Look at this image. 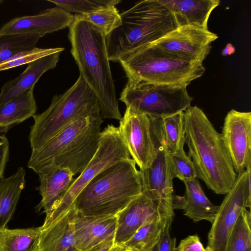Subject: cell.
<instances>
[{
    "label": "cell",
    "instance_id": "cell-15",
    "mask_svg": "<svg viewBox=\"0 0 251 251\" xmlns=\"http://www.w3.org/2000/svg\"><path fill=\"white\" fill-rule=\"evenodd\" d=\"M116 217L114 242L117 244H124L140 227L155 219L161 218L164 221L157 195L147 190H143Z\"/></svg>",
    "mask_w": 251,
    "mask_h": 251
},
{
    "label": "cell",
    "instance_id": "cell-26",
    "mask_svg": "<svg viewBox=\"0 0 251 251\" xmlns=\"http://www.w3.org/2000/svg\"><path fill=\"white\" fill-rule=\"evenodd\" d=\"M41 226L0 230V251H38Z\"/></svg>",
    "mask_w": 251,
    "mask_h": 251
},
{
    "label": "cell",
    "instance_id": "cell-10",
    "mask_svg": "<svg viewBox=\"0 0 251 251\" xmlns=\"http://www.w3.org/2000/svg\"><path fill=\"white\" fill-rule=\"evenodd\" d=\"M251 169L237 175L212 223L208 234L207 251H225L229 233L241 212L251 205Z\"/></svg>",
    "mask_w": 251,
    "mask_h": 251
},
{
    "label": "cell",
    "instance_id": "cell-34",
    "mask_svg": "<svg viewBox=\"0 0 251 251\" xmlns=\"http://www.w3.org/2000/svg\"><path fill=\"white\" fill-rule=\"evenodd\" d=\"M176 251H207L197 235H189L181 240Z\"/></svg>",
    "mask_w": 251,
    "mask_h": 251
},
{
    "label": "cell",
    "instance_id": "cell-4",
    "mask_svg": "<svg viewBox=\"0 0 251 251\" xmlns=\"http://www.w3.org/2000/svg\"><path fill=\"white\" fill-rule=\"evenodd\" d=\"M103 122L101 116L76 120L48 141L32 150L27 167L36 174L47 167L69 170L81 174L96 153Z\"/></svg>",
    "mask_w": 251,
    "mask_h": 251
},
{
    "label": "cell",
    "instance_id": "cell-23",
    "mask_svg": "<svg viewBox=\"0 0 251 251\" xmlns=\"http://www.w3.org/2000/svg\"><path fill=\"white\" fill-rule=\"evenodd\" d=\"M151 125L153 135L164 144L169 154L184 148L183 112L170 116L151 119Z\"/></svg>",
    "mask_w": 251,
    "mask_h": 251
},
{
    "label": "cell",
    "instance_id": "cell-36",
    "mask_svg": "<svg viewBox=\"0 0 251 251\" xmlns=\"http://www.w3.org/2000/svg\"><path fill=\"white\" fill-rule=\"evenodd\" d=\"M9 157V143L4 135H0V180L3 177L6 164Z\"/></svg>",
    "mask_w": 251,
    "mask_h": 251
},
{
    "label": "cell",
    "instance_id": "cell-25",
    "mask_svg": "<svg viewBox=\"0 0 251 251\" xmlns=\"http://www.w3.org/2000/svg\"><path fill=\"white\" fill-rule=\"evenodd\" d=\"M25 172L19 167L10 176L0 180V230L5 227L16 209L25 187Z\"/></svg>",
    "mask_w": 251,
    "mask_h": 251
},
{
    "label": "cell",
    "instance_id": "cell-3",
    "mask_svg": "<svg viewBox=\"0 0 251 251\" xmlns=\"http://www.w3.org/2000/svg\"><path fill=\"white\" fill-rule=\"evenodd\" d=\"M143 190L140 171L130 158L99 173L82 189L72 206L84 216H115Z\"/></svg>",
    "mask_w": 251,
    "mask_h": 251
},
{
    "label": "cell",
    "instance_id": "cell-19",
    "mask_svg": "<svg viewBox=\"0 0 251 251\" xmlns=\"http://www.w3.org/2000/svg\"><path fill=\"white\" fill-rule=\"evenodd\" d=\"M37 174L42 199L36 209L40 211L43 208L47 216L66 193L75 178L69 170L59 167H47Z\"/></svg>",
    "mask_w": 251,
    "mask_h": 251
},
{
    "label": "cell",
    "instance_id": "cell-14",
    "mask_svg": "<svg viewBox=\"0 0 251 251\" xmlns=\"http://www.w3.org/2000/svg\"><path fill=\"white\" fill-rule=\"evenodd\" d=\"M221 134L236 174L251 169V112L230 110Z\"/></svg>",
    "mask_w": 251,
    "mask_h": 251
},
{
    "label": "cell",
    "instance_id": "cell-7",
    "mask_svg": "<svg viewBox=\"0 0 251 251\" xmlns=\"http://www.w3.org/2000/svg\"><path fill=\"white\" fill-rule=\"evenodd\" d=\"M119 62L128 80L156 84L187 86L205 71L202 63L182 60L152 44L128 54Z\"/></svg>",
    "mask_w": 251,
    "mask_h": 251
},
{
    "label": "cell",
    "instance_id": "cell-33",
    "mask_svg": "<svg viewBox=\"0 0 251 251\" xmlns=\"http://www.w3.org/2000/svg\"><path fill=\"white\" fill-rule=\"evenodd\" d=\"M64 50L62 48L33 49L18 53L8 60L0 64V71L29 64L43 56Z\"/></svg>",
    "mask_w": 251,
    "mask_h": 251
},
{
    "label": "cell",
    "instance_id": "cell-32",
    "mask_svg": "<svg viewBox=\"0 0 251 251\" xmlns=\"http://www.w3.org/2000/svg\"><path fill=\"white\" fill-rule=\"evenodd\" d=\"M169 154L174 178L176 177L183 182L197 178L194 164L184 148Z\"/></svg>",
    "mask_w": 251,
    "mask_h": 251
},
{
    "label": "cell",
    "instance_id": "cell-37",
    "mask_svg": "<svg viewBox=\"0 0 251 251\" xmlns=\"http://www.w3.org/2000/svg\"><path fill=\"white\" fill-rule=\"evenodd\" d=\"M114 244V240L103 242L85 251H109Z\"/></svg>",
    "mask_w": 251,
    "mask_h": 251
},
{
    "label": "cell",
    "instance_id": "cell-39",
    "mask_svg": "<svg viewBox=\"0 0 251 251\" xmlns=\"http://www.w3.org/2000/svg\"><path fill=\"white\" fill-rule=\"evenodd\" d=\"M109 251H134L124 244H114Z\"/></svg>",
    "mask_w": 251,
    "mask_h": 251
},
{
    "label": "cell",
    "instance_id": "cell-21",
    "mask_svg": "<svg viewBox=\"0 0 251 251\" xmlns=\"http://www.w3.org/2000/svg\"><path fill=\"white\" fill-rule=\"evenodd\" d=\"M61 52L43 56L29 63L26 69L18 76L5 82L1 88L0 105L24 91L34 88L35 84L46 72L56 67Z\"/></svg>",
    "mask_w": 251,
    "mask_h": 251
},
{
    "label": "cell",
    "instance_id": "cell-8",
    "mask_svg": "<svg viewBox=\"0 0 251 251\" xmlns=\"http://www.w3.org/2000/svg\"><path fill=\"white\" fill-rule=\"evenodd\" d=\"M186 87L128 80L119 100L126 107L150 119L165 117L183 112L191 106L193 98Z\"/></svg>",
    "mask_w": 251,
    "mask_h": 251
},
{
    "label": "cell",
    "instance_id": "cell-41",
    "mask_svg": "<svg viewBox=\"0 0 251 251\" xmlns=\"http://www.w3.org/2000/svg\"><path fill=\"white\" fill-rule=\"evenodd\" d=\"M152 251V250H151V251Z\"/></svg>",
    "mask_w": 251,
    "mask_h": 251
},
{
    "label": "cell",
    "instance_id": "cell-35",
    "mask_svg": "<svg viewBox=\"0 0 251 251\" xmlns=\"http://www.w3.org/2000/svg\"><path fill=\"white\" fill-rule=\"evenodd\" d=\"M170 230L163 232L156 245V251H176V239L171 237Z\"/></svg>",
    "mask_w": 251,
    "mask_h": 251
},
{
    "label": "cell",
    "instance_id": "cell-1",
    "mask_svg": "<svg viewBox=\"0 0 251 251\" xmlns=\"http://www.w3.org/2000/svg\"><path fill=\"white\" fill-rule=\"evenodd\" d=\"M185 144L197 178L214 193L226 195L237 174L223 140L204 113L197 106L183 111Z\"/></svg>",
    "mask_w": 251,
    "mask_h": 251
},
{
    "label": "cell",
    "instance_id": "cell-18",
    "mask_svg": "<svg viewBox=\"0 0 251 251\" xmlns=\"http://www.w3.org/2000/svg\"><path fill=\"white\" fill-rule=\"evenodd\" d=\"M75 214L72 206L50 224L41 226L38 251H79L74 233Z\"/></svg>",
    "mask_w": 251,
    "mask_h": 251
},
{
    "label": "cell",
    "instance_id": "cell-30",
    "mask_svg": "<svg viewBox=\"0 0 251 251\" xmlns=\"http://www.w3.org/2000/svg\"><path fill=\"white\" fill-rule=\"evenodd\" d=\"M75 19L88 22L107 36L121 24L120 13L115 5L103 6L84 14H75Z\"/></svg>",
    "mask_w": 251,
    "mask_h": 251
},
{
    "label": "cell",
    "instance_id": "cell-20",
    "mask_svg": "<svg viewBox=\"0 0 251 251\" xmlns=\"http://www.w3.org/2000/svg\"><path fill=\"white\" fill-rule=\"evenodd\" d=\"M172 13L177 27L194 25L206 29L212 11L219 0H159Z\"/></svg>",
    "mask_w": 251,
    "mask_h": 251
},
{
    "label": "cell",
    "instance_id": "cell-11",
    "mask_svg": "<svg viewBox=\"0 0 251 251\" xmlns=\"http://www.w3.org/2000/svg\"><path fill=\"white\" fill-rule=\"evenodd\" d=\"M155 145V156L148 168L140 171L143 190L154 193L164 221L171 226L175 209H182L184 197L174 193L170 154L164 144L152 133Z\"/></svg>",
    "mask_w": 251,
    "mask_h": 251
},
{
    "label": "cell",
    "instance_id": "cell-31",
    "mask_svg": "<svg viewBox=\"0 0 251 251\" xmlns=\"http://www.w3.org/2000/svg\"><path fill=\"white\" fill-rule=\"evenodd\" d=\"M70 13L84 14L107 5L116 6L120 0H48Z\"/></svg>",
    "mask_w": 251,
    "mask_h": 251
},
{
    "label": "cell",
    "instance_id": "cell-22",
    "mask_svg": "<svg viewBox=\"0 0 251 251\" xmlns=\"http://www.w3.org/2000/svg\"><path fill=\"white\" fill-rule=\"evenodd\" d=\"M183 183L185 187L182 208L184 215L195 223L205 220L212 223L219 205H215L210 201L197 178Z\"/></svg>",
    "mask_w": 251,
    "mask_h": 251
},
{
    "label": "cell",
    "instance_id": "cell-13",
    "mask_svg": "<svg viewBox=\"0 0 251 251\" xmlns=\"http://www.w3.org/2000/svg\"><path fill=\"white\" fill-rule=\"evenodd\" d=\"M119 128L130 155L140 170L150 167L155 152L150 117L126 107Z\"/></svg>",
    "mask_w": 251,
    "mask_h": 251
},
{
    "label": "cell",
    "instance_id": "cell-12",
    "mask_svg": "<svg viewBox=\"0 0 251 251\" xmlns=\"http://www.w3.org/2000/svg\"><path fill=\"white\" fill-rule=\"evenodd\" d=\"M218 38L217 34L208 29L184 25L151 44L182 60L202 63L211 51L212 43Z\"/></svg>",
    "mask_w": 251,
    "mask_h": 251
},
{
    "label": "cell",
    "instance_id": "cell-40",
    "mask_svg": "<svg viewBox=\"0 0 251 251\" xmlns=\"http://www.w3.org/2000/svg\"><path fill=\"white\" fill-rule=\"evenodd\" d=\"M151 251H156V246Z\"/></svg>",
    "mask_w": 251,
    "mask_h": 251
},
{
    "label": "cell",
    "instance_id": "cell-9",
    "mask_svg": "<svg viewBox=\"0 0 251 251\" xmlns=\"http://www.w3.org/2000/svg\"><path fill=\"white\" fill-rule=\"evenodd\" d=\"M130 155L119 127L108 125L101 131L98 148L87 167L75 181L66 193L46 216L43 225H47L72 206L82 189L99 173L110 166L130 159Z\"/></svg>",
    "mask_w": 251,
    "mask_h": 251
},
{
    "label": "cell",
    "instance_id": "cell-24",
    "mask_svg": "<svg viewBox=\"0 0 251 251\" xmlns=\"http://www.w3.org/2000/svg\"><path fill=\"white\" fill-rule=\"evenodd\" d=\"M33 88L28 89L0 105V129L7 130L36 114Z\"/></svg>",
    "mask_w": 251,
    "mask_h": 251
},
{
    "label": "cell",
    "instance_id": "cell-17",
    "mask_svg": "<svg viewBox=\"0 0 251 251\" xmlns=\"http://www.w3.org/2000/svg\"><path fill=\"white\" fill-rule=\"evenodd\" d=\"M116 226V216H84L76 211L74 220V233L78 250L85 251L103 242L114 240Z\"/></svg>",
    "mask_w": 251,
    "mask_h": 251
},
{
    "label": "cell",
    "instance_id": "cell-28",
    "mask_svg": "<svg viewBox=\"0 0 251 251\" xmlns=\"http://www.w3.org/2000/svg\"><path fill=\"white\" fill-rule=\"evenodd\" d=\"M41 37L36 34H0V64L33 49Z\"/></svg>",
    "mask_w": 251,
    "mask_h": 251
},
{
    "label": "cell",
    "instance_id": "cell-6",
    "mask_svg": "<svg viewBox=\"0 0 251 251\" xmlns=\"http://www.w3.org/2000/svg\"><path fill=\"white\" fill-rule=\"evenodd\" d=\"M92 116H101L99 102L79 75L65 92L54 96L48 109L33 116L29 136L31 150L41 147L72 123Z\"/></svg>",
    "mask_w": 251,
    "mask_h": 251
},
{
    "label": "cell",
    "instance_id": "cell-27",
    "mask_svg": "<svg viewBox=\"0 0 251 251\" xmlns=\"http://www.w3.org/2000/svg\"><path fill=\"white\" fill-rule=\"evenodd\" d=\"M170 229L161 218H157L140 227L123 244L134 251H150L157 245L163 232Z\"/></svg>",
    "mask_w": 251,
    "mask_h": 251
},
{
    "label": "cell",
    "instance_id": "cell-38",
    "mask_svg": "<svg viewBox=\"0 0 251 251\" xmlns=\"http://www.w3.org/2000/svg\"><path fill=\"white\" fill-rule=\"evenodd\" d=\"M235 51V48L231 43H228L223 50L222 54L223 56L230 55Z\"/></svg>",
    "mask_w": 251,
    "mask_h": 251
},
{
    "label": "cell",
    "instance_id": "cell-2",
    "mask_svg": "<svg viewBox=\"0 0 251 251\" xmlns=\"http://www.w3.org/2000/svg\"><path fill=\"white\" fill-rule=\"evenodd\" d=\"M71 52L80 75L96 95L105 119H122L109 64L105 36L91 23L75 19L69 26Z\"/></svg>",
    "mask_w": 251,
    "mask_h": 251
},
{
    "label": "cell",
    "instance_id": "cell-5",
    "mask_svg": "<svg viewBox=\"0 0 251 251\" xmlns=\"http://www.w3.org/2000/svg\"><path fill=\"white\" fill-rule=\"evenodd\" d=\"M120 15L121 25L105 38L108 59L113 62L177 27L173 14L159 0L139 1Z\"/></svg>",
    "mask_w": 251,
    "mask_h": 251
},
{
    "label": "cell",
    "instance_id": "cell-16",
    "mask_svg": "<svg viewBox=\"0 0 251 251\" xmlns=\"http://www.w3.org/2000/svg\"><path fill=\"white\" fill-rule=\"evenodd\" d=\"M74 20V15L56 6L36 15L14 18L1 27L0 34H36L43 37L69 27Z\"/></svg>",
    "mask_w": 251,
    "mask_h": 251
},
{
    "label": "cell",
    "instance_id": "cell-29",
    "mask_svg": "<svg viewBox=\"0 0 251 251\" xmlns=\"http://www.w3.org/2000/svg\"><path fill=\"white\" fill-rule=\"evenodd\" d=\"M251 214L246 209L240 214L228 236L225 251H251Z\"/></svg>",
    "mask_w": 251,
    "mask_h": 251
}]
</instances>
